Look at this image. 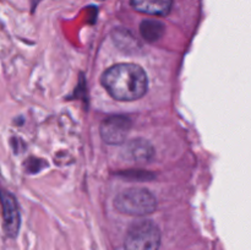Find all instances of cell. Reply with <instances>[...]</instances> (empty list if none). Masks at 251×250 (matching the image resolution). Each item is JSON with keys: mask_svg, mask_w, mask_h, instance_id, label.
Returning a JSON list of instances; mask_svg holds the SVG:
<instances>
[{"mask_svg": "<svg viewBox=\"0 0 251 250\" xmlns=\"http://www.w3.org/2000/svg\"><path fill=\"white\" fill-rule=\"evenodd\" d=\"M162 234L158 225L150 220L137 221L127 229L124 239L125 250H159Z\"/></svg>", "mask_w": 251, "mask_h": 250, "instance_id": "obj_3", "label": "cell"}, {"mask_svg": "<svg viewBox=\"0 0 251 250\" xmlns=\"http://www.w3.org/2000/svg\"><path fill=\"white\" fill-rule=\"evenodd\" d=\"M102 86L114 100L132 102L144 97L149 88V78L144 69L137 64L122 63L103 73Z\"/></svg>", "mask_w": 251, "mask_h": 250, "instance_id": "obj_1", "label": "cell"}, {"mask_svg": "<svg viewBox=\"0 0 251 250\" xmlns=\"http://www.w3.org/2000/svg\"><path fill=\"white\" fill-rule=\"evenodd\" d=\"M134 10L150 16H167L172 11L173 0H130Z\"/></svg>", "mask_w": 251, "mask_h": 250, "instance_id": "obj_6", "label": "cell"}, {"mask_svg": "<svg viewBox=\"0 0 251 250\" xmlns=\"http://www.w3.org/2000/svg\"><path fill=\"white\" fill-rule=\"evenodd\" d=\"M166 26L158 20H145L140 25V33L145 41L153 43L163 37Z\"/></svg>", "mask_w": 251, "mask_h": 250, "instance_id": "obj_8", "label": "cell"}, {"mask_svg": "<svg viewBox=\"0 0 251 250\" xmlns=\"http://www.w3.org/2000/svg\"><path fill=\"white\" fill-rule=\"evenodd\" d=\"M122 156L127 161H147L153 156V147L146 140H131L123 149Z\"/></svg>", "mask_w": 251, "mask_h": 250, "instance_id": "obj_7", "label": "cell"}, {"mask_svg": "<svg viewBox=\"0 0 251 250\" xmlns=\"http://www.w3.org/2000/svg\"><path fill=\"white\" fill-rule=\"evenodd\" d=\"M114 206L124 215L142 217L156 211L157 200L149 189L134 186L118 194L114 199Z\"/></svg>", "mask_w": 251, "mask_h": 250, "instance_id": "obj_2", "label": "cell"}, {"mask_svg": "<svg viewBox=\"0 0 251 250\" xmlns=\"http://www.w3.org/2000/svg\"><path fill=\"white\" fill-rule=\"evenodd\" d=\"M100 1H103V0H100Z\"/></svg>", "mask_w": 251, "mask_h": 250, "instance_id": "obj_9", "label": "cell"}, {"mask_svg": "<svg viewBox=\"0 0 251 250\" xmlns=\"http://www.w3.org/2000/svg\"><path fill=\"white\" fill-rule=\"evenodd\" d=\"M132 127V122L125 115H112L102 122L100 136L108 145H123Z\"/></svg>", "mask_w": 251, "mask_h": 250, "instance_id": "obj_4", "label": "cell"}, {"mask_svg": "<svg viewBox=\"0 0 251 250\" xmlns=\"http://www.w3.org/2000/svg\"><path fill=\"white\" fill-rule=\"evenodd\" d=\"M0 203H1L5 234L10 238H15L21 225V216H20L16 199L9 191L0 190Z\"/></svg>", "mask_w": 251, "mask_h": 250, "instance_id": "obj_5", "label": "cell"}]
</instances>
